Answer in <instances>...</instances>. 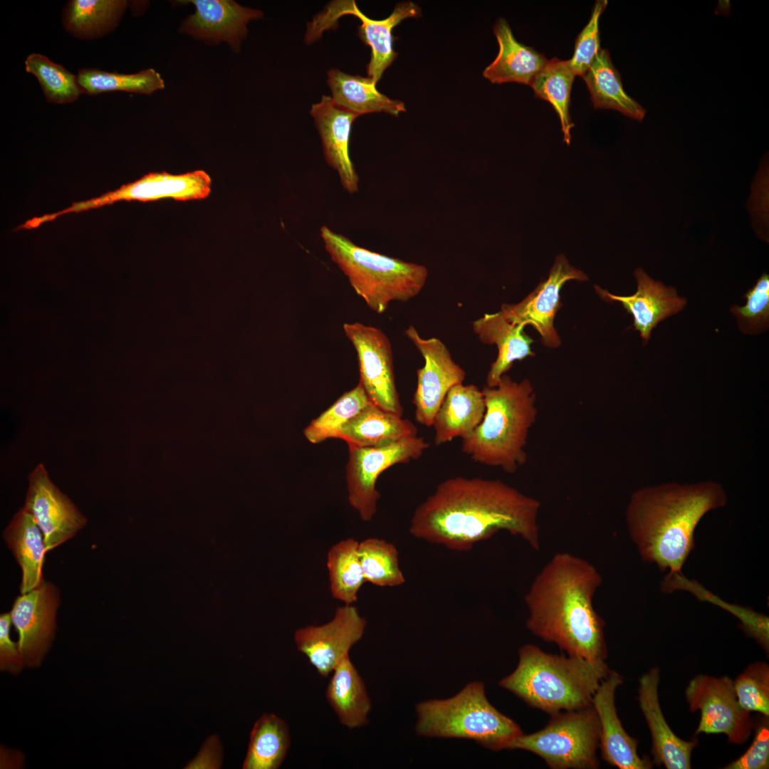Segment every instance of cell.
Listing matches in <instances>:
<instances>
[{"label":"cell","instance_id":"obj_1","mask_svg":"<svg viewBox=\"0 0 769 769\" xmlns=\"http://www.w3.org/2000/svg\"><path fill=\"white\" fill-rule=\"evenodd\" d=\"M540 501L497 478L456 476L439 483L415 509L409 531L456 551L471 550L500 531L540 548Z\"/></svg>","mask_w":769,"mask_h":769},{"label":"cell","instance_id":"obj_2","mask_svg":"<svg viewBox=\"0 0 769 769\" xmlns=\"http://www.w3.org/2000/svg\"><path fill=\"white\" fill-rule=\"evenodd\" d=\"M602 583L589 561L569 552L554 554L525 595L527 629L569 656L605 662V622L593 606Z\"/></svg>","mask_w":769,"mask_h":769},{"label":"cell","instance_id":"obj_3","mask_svg":"<svg viewBox=\"0 0 769 769\" xmlns=\"http://www.w3.org/2000/svg\"><path fill=\"white\" fill-rule=\"evenodd\" d=\"M726 501L722 487L711 481L643 487L633 493L626 509L629 537L642 560L669 571L668 577L681 574L698 523Z\"/></svg>","mask_w":769,"mask_h":769},{"label":"cell","instance_id":"obj_4","mask_svg":"<svg viewBox=\"0 0 769 769\" xmlns=\"http://www.w3.org/2000/svg\"><path fill=\"white\" fill-rule=\"evenodd\" d=\"M486 411L461 451L474 461L515 474L528 460V436L537 422L533 386L528 379L516 381L506 374L493 387L481 389Z\"/></svg>","mask_w":769,"mask_h":769},{"label":"cell","instance_id":"obj_5","mask_svg":"<svg viewBox=\"0 0 769 769\" xmlns=\"http://www.w3.org/2000/svg\"><path fill=\"white\" fill-rule=\"evenodd\" d=\"M518 656L516 668L499 681L500 686L550 714L591 706L610 671L605 662L551 654L530 644L520 647Z\"/></svg>","mask_w":769,"mask_h":769},{"label":"cell","instance_id":"obj_6","mask_svg":"<svg viewBox=\"0 0 769 769\" xmlns=\"http://www.w3.org/2000/svg\"><path fill=\"white\" fill-rule=\"evenodd\" d=\"M417 735L474 741L494 751L511 749L523 733L511 718L488 700L484 684L471 681L454 696L416 705Z\"/></svg>","mask_w":769,"mask_h":769},{"label":"cell","instance_id":"obj_7","mask_svg":"<svg viewBox=\"0 0 769 769\" xmlns=\"http://www.w3.org/2000/svg\"><path fill=\"white\" fill-rule=\"evenodd\" d=\"M320 232L332 261L347 277L356 294L374 312L383 313L391 302L412 299L425 285L428 271L424 266L357 246L326 226H323Z\"/></svg>","mask_w":769,"mask_h":769},{"label":"cell","instance_id":"obj_8","mask_svg":"<svg viewBox=\"0 0 769 769\" xmlns=\"http://www.w3.org/2000/svg\"><path fill=\"white\" fill-rule=\"evenodd\" d=\"M600 723L592 705L551 714L541 730L518 736L511 749L531 752L553 769L597 767Z\"/></svg>","mask_w":769,"mask_h":769},{"label":"cell","instance_id":"obj_9","mask_svg":"<svg viewBox=\"0 0 769 769\" xmlns=\"http://www.w3.org/2000/svg\"><path fill=\"white\" fill-rule=\"evenodd\" d=\"M344 15L355 16L362 23L357 34L371 48L370 61L367 65V77L377 83L398 55L393 48V28L405 19L420 17L422 11L412 1L400 2L387 18L374 20L361 12L353 0L332 1L307 23L305 43H314L322 37L324 31L338 28V21Z\"/></svg>","mask_w":769,"mask_h":769},{"label":"cell","instance_id":"obj_10","mask_svg":"<svg viewBox=\"0 0 769 769\" xmlns=\"http://www.w3.org/2000/svg\"><path fill=\"white\" fill-rule=\"evenodd\" d=\"M429 446L424 437L417 436L378 447L348 445V500L362 520H371L377 513L380 493L376 483L380 475L393 465L418 459Z\"/></svg>","mask_w":769,"mask_h":769},{"label":"cell","instance_id":"obj_11","mask_svg":"<svg viewBox=\"0 0 769 769\" xmlns=\"http://www.w3.org/2000/svg\"><path fill=\"white\" fill-rule=\"evenodd\" d=\"M685 696L691 711H701L696 734L723 733L735 744L743 743L750 736L754 722L750 712L739 704L730 677L697 675L689 683Z\"/></svg>","mask_w":769,"mask_h":769},{"label":"cell","instance_id":"obj_12","mask_svg":"<svg viewBox=\"0 0 769 769\" xmlns=\"http://www.w3.org/2000/svg\"><path fill=\"white\" fill-rule=\"evenodd\" d=\"M211 185L210 176L202 169L179 174L165 172H151L100 197L75 202L58 212L38 216L37 220L38 224H43L66 214L96 209L119 201L145 202L162 199L177 201L203 199L210 194Z\"/></svg>","mask_w":769,"mask_h":769},{"label":"cell","instance_id":"obj_13","mask_svg":"<svg viewBox=\"0 0 769 769\" xmlns=\"http://www.w3.org/2000/svg\"><path fill=\"white\" fill-rule=\"evenodd\" d=\"M342 328L357 355L359 383L371 402L402 417L403 407L396 387L393 355L387 336L381 330L360 323H344Z\"/></svg>","mask_w":769,"mask_h":769},{"label":"cell","instance_id":"obj_14","mask_svg":"<svg viewBox=\"0 0 769 769\" xmlns=\"http://www.w3.org/2000/svg\"><path fill=\"white\" fill-rule=\"evenodd\" d=\"M404 333L424 360V366L417 370V384L412 400L414 419L430 427L446 394L454 386L463 383L466 372L453 360L440 339L423 338L412 325Z\"/></svg>","mask_w":769,"mask_h":769},{"label":"cell","instance_id":"obj_15","mask_svg":"<svg viewBox=\"0 0 769 769\" xmlns=\"http://www.w3.org/2000/svg\"><path fill=\"white\" fill-rule=\"evenodd\" d=\"M366 619L353 605L336 609L329 622L297 629V649L323 677H328L365 634Z\"/></svg>","mask_w":769,"mask_h":769},{"label":"cell","instance_id":"obj_16","mask_svg":"<svg viewBox=\"0 0 769 769\" xmlns=\"http://www.w3.org/2000/svg\"><path fill=\"white\" fill-rule=\"evenodd\" d=\"M584 281L587 276L572 266L566 257L558 255L548 278L524 299L514 304H503L500 312L510 323L533 326L540 334L543 345L550 348L560 345V338L554 326L555 315L562 305L560 291L568 281Z\"/></svg>","mask_w":769,"mask_h":769},{"label":"cell","instance_id":"obj_17","mask_svg":"<svg viewBox=\"0 0 769 769\" xmlns=\"http://www.w3.org/2000/svg\"><path fill=\"white\" fill-rule=\"evenodd\" d=\"M23 507L40 528L47 552L72 538L87 523L70 499L51 481L42 464L28 476Z\"/></svg>","mask_w":769,"mask_h":769},{"label":"cell","instance_id":"obj_18","mask_svg":"<svg viewBox=\"0 0 769 769\" xmlns=\"http://www.w3.org/2000/svg\"><path fill=\"white\" fill-rule=\"evenodd\" d=\"M60 603L58 589L44 580L32 590L18 596L10 611L18 635V645L26 666H38L53 639L56 615Z\"/></svg>","mask_w":769,"mask_h":769},{"label":"cell","instance_id":"obj_19","mask_svg":"<svg viewBox=\"0 0 769 769\" xmlns=\"http://www.w3.org/2000/svg\"><path fill=\"white\" fill-rule=\"evenodd\" d=\"M196 11L182 22L179 32L209 44L227 43L238 53L248 33L247 24L263 14L231 0H193Z\"/></svg>","mask_w":769,"mask_h":769},{"label":"cell","instance_id":"obj_20","mask_svg":"<svg viewBox=\"0 0 769 769\" xmlns=\"http://www.w3.org/2000/svg\"><path fill=\"white\" fill-rule=\"evenodd\" d=\"M622 681L618 673L610 670L592 697V705L600 723L599 747L602 756L610 765L620 769L652 768L649 759L639 755L637 741L628 735L618 717L614 695Z\"/></svg>","mask_w":769,"mask_h":769},{"label":"cell","instance_id":"obj_21","mask_svg":"<svg viewBox=\"0 0 769 769\" xmlns=\"http://www.w3.org/2000/svg\"><path fill=\"white\" fill-rule=\"evenodd\" d=\"M634 274L637 290L633 295H616L597 286L595 288L605 300L622 304L632 315L634 330L639 332L643 342L647 343L652 330L658 323L681 311L687 301L677 294L676 288L654 281L642 268H637Z\"/></svg>","mask_w":769,"mask_h":769},{"label":"cell","instance_id":"obj_22","mask_svg":"<svg viewBox=\"0 0 769 769\" xmlns=\"http://www.w3.org/2000/svg\"><path fill=\"white\" fill-rule=\"evenodd\" d=\"M659 668L649 669L640 678L638 691L639 706L652 736L654 760L667 769H689L697 741L682 740L666 723L659 700Z\"/></svg>","mask_w":769,"mask_h":769},{"label":"cell","instance_id":"obj_23","mask_svg":"<svg viewBox=\"0 0 769 769\" xmlns=\"http://www.w3.org/2000/svg\"><path fill=\"white\" fill-rule=\"evenodd\" d=\"M310 113L320 136L326 162L338 172L343 188L350 194L357 192L359 178L350 157L349 142L352 125L358 116L325 95L312 105Z\"/></svg>","mask_w":769,"mask_h":769},{"label":"cell","instance_id":"obj_24","mask_svg":"<svg viewBox=\"0 0 769 769\" xmlns=\"http://www.w3.org/2000/svg\"><path fill=\"white\" fill-rule=\"evenodd\" d=\"M472 328L481 342L496 345L498 349L486 376L489 387L498 384L515 361L535 355L531 349L533 340L524 332V327L508 322L500 311L484 314L472 323Z\"/></svg>","mask_w":769,"mask_h":769},{"label":"cell","instance_id":"obj_25","mask_svg":"<svg viewBox=\"0 0 769 769\" xmlns=\"http://www.w3.org/2000/svg\"><path fill=\"white\" fill-rule=\"evenodd\" d=\"M486 411L482 391L474 384H459L446 394L435 417L434 444L439 446L455 438H469L481 422Z\"/></svg>","mask_w":769,"mask_h":769},{"label":"cell","instance_id":"obj_26","mask_svg":"<svg viewBox=\"0 0 769 769\" xmlns=\"http://www.w3.org/2000/svg\"><path fill=\"white\" fill-rule=\"evenodd\" d=\"M499 45L495 60L483 70L484 78L492 83L515 82L529 85L548 62L545 56L533 48L518 42L504 19L493 26Z\"/></svg>","mask_w":769,"mask_h":769},{"label":"cell","instance_id":"obj_27","mask_svg":"<svg viewBox=\"0 0 769 769\" xmlns=\"http://www.w3.org/2000/svg\"><path fill=\"white\" fill-rule=\"evenodd\" d=\"M3 538L21 569L20 593L25 594L44 581L43 567L48 552L43 533L22 507L4 529Z\"/></svg>","mask_w":769,"mask_h":769},{"label":"cell","instance_id":"obj_28","mask_svg":"<svg viewBox=\"0 0 769 769\" xmlns=\"http://www.w3.org/2000/svg\"><path fill=\"white\" fill-rule=\"evenodd\" d=\"M417 436L411 421L372 403L342 427L338 439L347 445L378 447Z\"/></svg>","mask_w":769,"mask_h":769},{"label":"cell","instance_id":"obj_29","mask_svg":"<svg viewBox=\"0 0 769 769\" xmlns=\"http://www.w3.org/2000/svg\"><path fill=\"white\" fill-rule=\"evenodd\" d=\"M325 697L344 726L354 729L368 723L372 706L370 698L349 655L345 656L332 672Z\"/></svg>","mask_w":769,"mask_h":769},{"label":"cell","instance_id":"obj_30","mask_svg":"<svg viewBox=\"0 0 769 769\" xmlns=\"http://www.w3.org/2000/svg\"><path fill=\"white\" fill-rule=\"evenodd\" d=\"M327 83L334 103L358 117L382 112L397 116L406 111L403 102L380 93L376 83L368 77L350 75L332 68L328 72Z\"/></svg>","mask_w":769,"mask_h":769},{"label":"cell","instance_id":"obj_31","mask_svg":"<svg viewBox=\"0 0 769 769\" xmlns=\"http://www.w3.org/2000/svg\"><path fill=\"white\" fill-rule=\"evenodd\" d=\"M581 78L587 86L595 108L613 109L638 121L644 117L646 110L624 91L621 75L607 49H600Z\"/></svg>","mask_w":769,"mask_h":769},{"label":"cell","instance_id":"obj_32","mask_svg":"<svg viewBox=\"0 0 769 769\" xmlns=\"http://www.w3.org/2000/svg\"><path fill=\"white\" fill-rule=\"evenodd\" d=\"M127 6L122 0H71L63 10L62 23L75 38H98L118 26Z\"/></svg>","mask_w":769,"mask_h":769},{"label":"cell","instance_id":"obj_33","mask_svg":"<svg viewBox=\"0 0 769 769\" xmlns=\"http://www.w3.org/2000/svg\"><path fill=\"white\" fill-rule=\"evenodd\" d=\"M291 744L288 726L273 713H265L251 731L244 769H278Z\"/></svg>","mask_w":769,"mask_h":769},{"label":"cell","instance_id":"obj_34","mask_svg":"<svg viewBox=\"0 0 769 769\" xmlns=\"http://www.w3.org/2000/svg\"><path fill=\"white\" fill-rule=\"evenodd\" d=\"M359 542L349 538L334 544L327 555L330 590L334 599L353 605L365 582L360 564Z\"/></svg>","mask_w":769,"mask_h":769},{"label":"cell","instance_id":"obj_35","mask_svg":"<svg viewBox=\"0 0 769 769\" xmlns=\"http://www.w3.org/2000/svg\"><path fill=\"white\" fill-rule=\"evenodd\" d=\"M575 77L567 61L555 57L548 61L530 84L537 98L552 105L560 121L563 141L568 145L571 140L570 130L575 125L569 113L570 92Z\"/></svg>","mask_w":769,"mask_h":769},{"label":"cell","instance_id":"obj_36","mask_svg":"<svg viewBox=\"0 0 769 769\" xmlns=\"http://www.w3.org/2000/svg\"><path fill=\"white\" fill-rule=\"evenodd\" d=\"M82 93L95 95L108 91H125L151 95L164 88L160 74L152 68L132 74L108 72L98 68H82L77 75Z\"/></svg>","mask_w":769,"mask_h":769},{"label":"cell","instance_id":"obj_37","mask_svg":"<svg viewBox=\"0 0 769 769\" xmlns=\"http://www.w3.org/2000/svg\"><path fill=\"white\" fill-rule=\"evenodd\" d=\"M370 404L365 389L358 383L314 419L304 429L303 434L312 444H318L328 439H338L342 427Z\"/></svg>","mask_w":769,"mask_h":769},{"label":"cell","instance_id":"obj_38","mask_svg":"<svg viewBox=\"0 0 769 769\" xmlns=\"http://www.w3.org/2000/svg\"><path fill=\"white\" fill-rule=\"evenodd\" d=\"M358 553L365 582L379 587H394L405 582L398 551L393 543L369 538L359 542Z\"/></svg>","mask_w":769,"mask_h":769},{"label":"cell","instance_id":"obj_39","mask_svg":"<svg viewBox=\"0 0 769 769\" xmlns=\"http://www.w3.org/2000/svg\"><path fill=\"white\" fill-rule=\"evenodd\" d=\"M25 69L37 78L48 103H72L82 93L77 75L42 54L28 56L25 60Z\"/></svg>","mask_w":769,"mask_h":769},{"label":"cell","instance_id":"obj_40","mask_svg":"<svg viewBox=\"0 0 769 769\" xmlns=\"http://www.w3.org/2000/svg\"><path fill=\"white\" fill-rule=\"evenodd\" d=\"M744 306L733 305L730 311L737 319L741 331L749 335H758L769 326V276L763 273L755 284L743 295Z\"/></svg>","mask_w":769,"mask_h":769},{"label":"cell","instance_id":"obj_41","mask_svg":"<svg viewBox=\"0 0 769 769\" xmlns=\"http://www.w3.org/2000/svg\"><path fill=\"white\" fill-rule=\"evenodd\" d=\"M739 704L748 711L769 715V666L762 661L750 664L733 681Z\"/></svg>","mask_w":769,"mask_h":769},{"label":"cell","instance_id":"obj_42","mask_svg":"<svg viewBox=\"0 0 769 769\" xmlns=\"http://www.w3.org/2000/svg\"><path fill=\"white\" fill-rule=\"evenodd\" d=\"M607 5L606 0L595 1L588 23L575 39L573 56L567 61L575 76L584 75L601 49L599 21Z\"/></svg>","mask_w":769,"mask_h":769},{"label":"cell","instance_id":"obj_43","mask_svg":"<svg viewBox=\"0 0 769 769\" xmlns=\"http://www.w3.org/2000/svg\"><path fill=\"white\" fill-rule=\"evenodd\" d=\"M755 736L749 748L725 769H768L769 766V722L764 716L754 723Z\"/></svg>","mask_w":769,"mask_h":769},{"label":"cell","instance_id":"obj_44","mask_svg":"<svg viewBox=\"0 0 769 769\" xmlns=\"http://www.w3.org/2000/svg\"><path fill=\"white\" fill-rule=\"evenodd\" d=\"M11 619L9 612L0 616V669L13 674H19L25 664L18 643L10 637Z\"/></svg>","mask_w":769,"mask_h":769},{"label":"cell","instance_id":"obj_45","mask_svg":"<svg viewBox=\"0 0 769 769\" xmlns=\"http://www.w3.org/2000/svg\"><path fill=\"white\" fill-rule=\"evenodd\" d=\"M222 760L223 750L221 741L216 735H211L205 740L196 757L190 760L184 768H221Z\"/></svg>","mask_w":769,"mask_h":769}]
</instances>
